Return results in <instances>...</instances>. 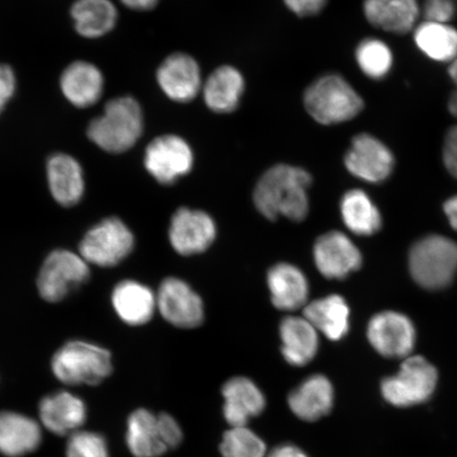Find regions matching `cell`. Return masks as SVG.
<instances>
[{
    "mask_svg": "<svg viewBox=\"0 0 457 457\" xmlns=\"http://www.w3.org/2000/svg\"><path fill=\"white\" fill-rule=\"evenodd\" d=\"M312 177L305 169L279 163L261 176L254 188L253 202L267 220L283 216L293 221H303L310 213L308 190Z\"/></svg>",
    "mask_w": 457,
    "mask_h": 457,
    "instance_id": "obj_1",
    "label": "cell"
},
{
    "mask_svg": "<svg viewBox=\"0 0 457 457\" xmlns=\"http://www.w3.org/2000/svg\"><path fill=\"white\" fill-rule=\"evenodd\" d=\"M145 127L140 103L133 96H117L106 103L100 116L91 120L87 137L102 151L122 154L138 143Z\"/></svg>",
    "mask_w": 457,
    "mask_h": 457,
    "instance_id": "obj_2",
    "label": "cell"
},
{
    "mask_svg": "<svg viewBox=\"0 0 457 457\" xmlns=\"http://www.w3.org/2000/svg\"><path fill=\"white\" fill-rule=\"evenodd\" d=\"M303 103L314 121L322 125L351 121L364 107L361 96L337 73L324 74L314 79L306 88Z\"/></svg>",
    "mask_w": 457,
    "mask_h": 457,
    "instance_id": "obj_3",
    "label": "cell"
},
{
    "mask_svg": "<svg viewBox=\"0 0 457 457\" xmlns=\"http://www.w3.org/2000/svg\"><path fill=\"white\" fill-rule=\"evenodd\" d=\"M409 270L421 288H447L457 273V243L437 234L419 239L410 250Z\"/></svg>",
    "mask_w": 457,
    "mask_h": 457,
    "instance_id": "obj_4",
    "label": "cell"
},
{
    "mask_svg": "<svg viewBox=\"0 0 457 457\" xmlns=\"http://www.w3.org/2000/svg\"><path fill=\"white\" fill-rule=\"evenodd\" d=\"M57 380L66 386H98L112 373V353L85 341H71L51 360Z\"/></svg>",
    "mask_w": 457,
    "mask_h": 457,
    "instance_id": "obj_5",
    "label": "cell"
},
{
    "mask_svg": "<svg viewBox=\"0 0 457 457\" xmlns=\"http://www.w3.org/2000/svg\"><path fill=\"white\" fill-rule=\"evenodd\" d=\"M437 381V370L432 363L421 356H410L396 375L382 380L381 393L394 407H413L432 397Z\"/></svg>",
    "mask_w": 457,
    "mask_h": 457,
    "instance_id": "obj_6",
    "label": "cell"
},
{
    "mask_svg": "<svg viewBox=\"0 0 457 457\" xmlns=\"http://www.w3.org/2000/svg\"><path fill=\"white\" fill-rule=\"evenodd\" d=\"M135 247L134 234L117 217H110L99 222L86 233L79 244V255L99 267L120 264Z\"/></svg>",
    "mask_w": 457,
    "mask_h": 457,
    "instance_id": "obj_7",
    "label": "cell"
},
{
    "mask_svg": "<svg viewBox=\"0 0 457 457\" xmlns=\"http://www.w3.org/2000/svg\"><path fill=\"white\" fill-rule=\"evenodd\" d=\"M143 162L148 174L160 185L171 186L190 173L195 156L185 138L167 134L148 143Z\"/></svg>",
    "mask_w": 457,
    "mask_h": 457,
    "instance_id": "obj_8",
    "label": "cell"
},
{
    "mask_svg": "<svg viewBox=\"0 0 457 457\" xmlns=\"http://www.w3.org/2000/svg\"><path fill=\"white\" fill-rule=\"evenodd\" d=\"M88 262L68 250H55L45 260L37 278V289L45 301L64 300L72 290L88 281Z\"/></svg>",
    "mask_w": 457,
    "mask_h": 457,
    "instance_id": "obj_9",
    "label": "cell"
},
{
    "mask_svg": "<svg viewBox=\"0 0 457 457\" xmlns=\"http://www.w3.org/2000/svg\"><path fill=\"white\" fill-rule=\"evenodd\" d=\"M368 340L386 358H408L416 343V328L411 319L397 312H382L370 320Z\"/></svg>",
    "mask_w": 457,
    "mask_h": 457,
    "instance_id": "obj_10",
    "label": "cell"
},
{
    "mask_svg": "<svg viewBox=\"0 0 457 457\" xmlns=\"http://www.w3.org/2000/svg\"><path fill=\"white\" fill-rule=\"evenodd\" d=\"M345 168L356 179L381 184L393 173L395 158L384 142L370 134L353 137L345 157Z\"/></svg>",
    "mask_w": 457,
    "mask_h": 457,
    "instance_id": "obj_11",
    "label": "cell"
},
{
    "mask_svg": "<svg viewBox=\"0 0 457 457\" xmlns=\"http://www.w3.org/2000/svg\"><path fill=\"white\" fill-rule=\"evenodd\" d=\"M157 310L168 323L175 328L192 329L204 320L202 298L190 285L179 278H164L157 294Z\"/></svg>",
    "mask_w": 457,
    "mask_h": 457,
    "instance_id": "obj_12",
    "label": "cell"
},
{
    "mask_svg": "<svg viewBox=\"0 0 457 457\" xmlns=\"http://www.w3.org/2000/svg\"><path fill=\"white\" fill-rule=\"evenodd\" d=\"M156 79L164 96L176 103H190L203 90L200 66L192 55L185 53L165 57L158 67Z\"/></svg>",
    "mask_w": 457,
    "mask_h": 457,
    "instance_id": "obj_13",
    "label": "cell"
},
{
    "mask_svg": "<svg viewBox=\"0 0 457 457\" xmlns=\"http://www.w3.org/2000/svg\"><path fill=\"white\" fill-rule=\"evenodd\" d=\"M216 228L214 220L204 211L180 208L171 217L170 243L180 255L203 253L215 241Z\"/></svg>",
    "mask_w": 457,
    "mask_h": 457,
    "instance_id": "obj_14",
    "label": "cell"
},
{
    "mask_svg": "<svg viewBox=\"0 0 457 457\" xmlns=\"http://www.w3.org/2000/svg\"><path fill=\"white\" fill-rule=\"evenodd\" d=\"M317 270L328 279H345L362 266V254L346 234L329 231L313 245Z\"/></svg>",
    "mask_w": 457,
    "mask_h": 457,
    "instance_id": "obj_15",
    "label": "cell"
},
{
    "mask_svg": "<svg viewBox=\"0 0 457 457\" xmlns=\"http://www.w3.org/2000/svg\"><path fill=\"white\" fill-rule=\"evenodd\" d=\"M41 424L56 436H71L81 430L87 419V407L83 400L68 391L45 396L38 405Z\"/></svg>",
    "mask_w": 457,
    "mask_h": 457,
    "instance_id": "obj_16",
    "label": "cell"
},
{
    "mask_svg": "<svg viewBox=\"0 0 457 457\" xmlns=\"http://www.w3.org/2000/svg\"><path fill=\"white\" fill-rule=\"evenodd\" d=\"M105 79L98 66L87 61H76L68 65L60 78L64 98L77 108H89L102 98Z\"/></svg>",
    "mask_w": 457,
    "mask_h": 457,
    "instance_id": "obj_17",
    "label": "cell"
},
{
    "mask_svg": "<svg viewBox=\"0 0 457 457\" xmlns=\"http://www.w3.org/2000/svg\"><path fill=\"white\" fill-rule=\"evenodd\" d=\"M47 180L51 195L62 207L81 202L85 192V177L81 163L70 154L56 153L47 162Z\"/></svg>",
    "mask_w": 457,
    "mask_h": 457,
    "instance_id": "obj_18",
    "label": "cell"
},
{
    "mask_svg": "<svg viewBox=\"0 0 457 457\" xmlns=\"http://www.w3.org/2000/svg\"><path fill=\"white\" fill-rule=\"evenodd\" d=\"M271 301L278 311L295 312L304 308L310 296L305 274L289 262H278L267 274Z\"/></svg>",
    "mask_w": 457,
    "mask_h": 457,
    "instance_id": "obj_19",
    "label": "cell"
},
{
    "mask_svg": "<svg viewBox=\"0 0 457 457\" xmlns=\"http://www.w3.org/2000/svg\"><path fill=\"white\" fill-rule=\"evenodd\" d=\"M42 441V428L37 420L13 411L0 412V454L22 457L37 451Z\"/></svg>",
    "mask_w": 457,
    "mask_h": 457,
    "instance_id": "obj_20",
    "label": "cell"
},
{
    "mask_svg": "<svg viewBox=\"0 0 457 457\" xmlns=\"http://www.w3.org/2000/svg\"><path fill=\"white\" fill-rule=\"evenodd\" d=\"M245 90L243 73L237 67L224 65L216 68L204 81L202 93L211 112L228 114L237 110Z\"/></svg>",
    "mask_w": 457,
    "mask_h": 457,
    "instance_id": "obj_21",
    "label": "cell"
},
{
    "mask_svg": "<svg viewBox=\"0 0 457 457\" xmlns=\"http://www.w3.org/2000/svg\"><path fill=\"white\" fill-rule=\"evenodd\" d=\"M225 398L224 416L231 428L245 427L250 419L260 415L266 407V399L253 380L234 377L222 386Z\"/></svg>",
    "mask_w": 457,
    "mask_h": 457,
    "instance_id": "obj_22",
    "label": "cell"
},
{
    "mask_svg": "<svg viewBox=\"0 0 457 457\" xmlns=\"http://www.w3.org/2000/svg\"><path fill=\"white\" fill-rule=\"evenodd\" d=\"M112 302L119 318L131 327L150 322L157 310L156 294L147 286L131 279H125L114 287Z\"/></svg>",
    "mask_w": 457,
    "mask_h": 457,
    "instance_id": "obj_23",
    "label": "cell"
},
{
    "mask_svg": "<svg viewBox=\"0 0 457 457\" xmlns=\"http://www.w3.org/2000/svg\"><path fill=\"white\" fill-rule=\"evenodd\" d=\"M334 387L327 377L312 375L289 394L288 403L295 416L316 421L328 415L334 405Z\"/></svg>",
    "mask_w": 457,
    "mask_h": 457,
    "instance_id": "obj_24",
    "label": "cell"
},
{
    "mask_svg": "<svg viewBox=\"0 0 457 457\" xmlns=\"http://www.w3.org/2000/svg\"><path fill=\"white\" fill-rule=\"evenodd\" d=\"M363 12L371 26L404 34L415 29L420 8L419 0H364Z\"/></svg>",
    "mask_w": 457,
    "mask_h": 457,
    "instance_id": "obj_25",
    "label": "cell"
},
{
    "mask_svg": "<svg viewBox=\"0 0 457 457\" xmlns=\"http://www.w3.org/2000/svg\"><path fill=\"white\" fill-rule=\"evenodd\" d=\"M283 357L294 367H305L319 351V333L304 317L287 316L279 324Z\"/></svg>",
    "mask_w": 457,
    "mask_h": 457,
    "instance_id": "obj_26",
    "label": "cell"
},
{
    "mask_svg": "<svg viewBox=\"0 0 457 457\" xmlns=\"http://www.w3.org/2000/svg\"><path fill=\"white\" fill-rule=\"evenodd\" d=\"M303 317L330 341H340L350 331V306L339 295L307 303L303 308Z\"/></svg>",
    "mask_w": 457,
    "mask_h": 457,
    "instance_id": "obj_27",
    "label": "cell"
},
{
    "mask_svg": "<svg viewBox=\"0 0 457 457\" xmlns=\"http://www.w3.org/2000/svg\"><path fill=\"white\" fill-rule=\"evenodd\" d=\"M74 30L79 37L96 39L117 26L119 12L112 0H76L71 8Z\"/></svg>",
    "mask_w": 457,
    "mask_h": 457,
    "instance_id": "obj_28",
    "label": "cell"
},
{
    "mask_svg": "<svg viewBox=\"0 0 457 457\" xmlns=\"http://www.w3.org/2000/svg\"><path fill=\"white\" fill-rule=\"evenodd\" d=\"M127 444L134 457H159L167 453L158 415L145 409L131 413L128 420Z\"/></svg>",
    "mask_w": 457,
    "mask_h": 457,
    "instance_id": "obj_29",
    "label": "cell"
},
{
    "mask_svg": "<svg viewBox=\"0 0 457 457\" xmlns=\"http://www.w3.org/2000/svg\"><path fill=\"white\" fill-rule=\"evenodd\" d=\"M340 211L345 227L356 236H374L382 228L380 211L362 190L346 192L341 199Z\"/></svg>",
    "mask_w": 457,
    "mask_h": 457,
    "instance_id": "obj_30",
    "label": "cell"
},
{
    "mask_svg": "<svg viewBox=\"0 0 457 457\" xmlns=\"http://www.w3.org/2000/svg\"><path fill=\"white\" fill-rule=\"evenodd\" d=\"M414 42L417 48L432 61L450 64L457 56V30L449 24L421 22L415 28Z\"/></svg>",
    "mask_w": 457,
    "mask_h": 457,
    "instance_id": "obj_31",
    "label": "cell"
},
{
    "mask_svg": "<svg viewBox=\"0 0 457 457\" xmlns=\"http://www.w3.org/2000/svg\"><path fill=\"white\" fill-rule=\"evenodd\" d=\"M355 55L360 71L371 79H382L392 70V51L381 39H363L357 46Z\"/></svg>",
    "mask_w": 457,
    "mask_h": 457,
    "instance_id": "obj_32",
    "label": "cell"
},
{
    "mask_svg": "<svg viewBox=\"0 0 457 457\" xmlns=\"http://www.w3.org/2000/svg\"><path fill=\"white\" fill-rule=\"evenodd\" d=\"M224 457H265L266 445L247 427L231 428L220 445Z\"/></svg>",
    "mask_w": 457,
    "mask_h": 457,
    "instance_id": "obj_33",
    "label": "cell"
},
{
    "mask_svg": "<svg viewBox=\"0 0 457 457\" xmlns=\"http://www.w3.org/2000/svg\"><path fill=\"white\" fill-rule=\"evenodd\" d=\"M66 457H110V451L101 434L79 430L68 438Z\"/></svg>",
    "mask_w": 457,
    "mask_h": 457,
    "instance_id": "obj_34",
    "label": "cell"
},
{
    "mask_svg": "<svg viewBox=\"0 0 457 457\" xmlns=\"http://www.w3.org/2000/svg\"><path fill=\"white\" fill-rule=\"evenodd\" d=\"M456 12L453 0H426L424 4V15L427 21L449 24Z\"/></svg>",
    "mask_w": 457,
    "mask_h": 457,
    "instance_id": "obj_35",
    "label": "cell"
},
{
    "mask_svg": "<svg viewBox=\"0 0 457 457\" xmlns=\"http://www.w3.org/2000/svg\"><path fill=\"white\" fill-rule=\"evenodd\" d=\"M17 87L16 74L9 65L0 64V114L12 100Z\"/></svg>",
    "mask_w": 457,
    "mask_h": 457,
    "instance_id": "obj_36",
    "label": "cell"
},
{
    "mask_svg": "<svg viewBox=\"0 0 457 457\" xmlns=\"http://www.w3.org/2000/svg\"><path fill=\"white\" fill-rule=\"evenodd\" d=\"M291 12L300 17H312L321 13L328 0H283Z\"/></svg>",
    "mask_w": 457,
    "mask_h": 457,
    "instance_id": "obj_37",
    "label": "cell"
},
{
    "mask_svg": "<svg viewBox=\"0 0 457 457\" xmlns=\"http://www.w3.org/2000/svg\"><path fill=\"white\" fill-rule=\"evenodd\" d=\"M443 159L445 169L457 179V124L445 137Z\"/></svg>",
    "mask_w": 457,
    "mask_h": 457,
    "instance_id": "obj_38",
    "label": "cell"
},
{
    "mask_svg": "<svg viewBox=\"0 0 457 457\" xmlns=\"http://www.w3.org/2000/svg\"><path fill=\"white\" fill-rule=\"evenodd\" d=\"M163 441L169 449L176 448L182 441V431L179 422L169 414L158 415Z\"/></svg>",
    "mask_w": 457,
    "mask_h": 457,
    "instance_id": "obj_39",
    "label": "cell"
},
{
    "mask_svg": "<svg viewBox=\"0 0 457 457\" xmlns=\"http://www.w3.org/2000/svg\"><path fill=\"white\" fill-rule=\"evenodd\" d=\"M268 457H308L305 453L294 445H282L274 448Z\"/></svg>",
    "mask_w": 457,
    "mask_h": 457,
    "instance_id": "obj_40",
    "label": "cell"
},
{
    "mask_svg": "<svg viewBox=\"0 0 457 457\" xmlns=\"http://www.w3.org/2000/svg\"><path fill=\"white\" fill-rule=\"evenodd\" d=\"M125 7L139 11V12H146L157 7L160 0H120Z\"/></svg>",
    "mask_w": 457,
    "mask_h": 457,
    "instance_id": "obj_41",
    "label": "cell"
},
{
    "mask_svg": "<svg viewBox=\"0 0 457 457\" xmlns=\"http://www.w3.org/2000/svg\"><path fill=\"white\" fill-rule=\"evenodd\" d=\"M444 212L448 217L451 227L457 231V195L445 200Z\"/></svg>",
    "mask_w": 457,
    "mask_h": 457,
    "instance_id": "obj_42",
    "label": "cell"
},
{
    "mask_svg": "<svg viewBox=\"0 0 457 457\" xmlns=\"http://www.w3.org/2000/svg\"><path fill=\"white\" fill-rule=\"evenodd\" d=\"M448 110L451 114L457 120V88L451 94L448 101Z\"/></svg>",
    "mask_w": 457,
    "mask_h": 457,
    "instance_id": "obj_43",
    "label": "cell"
},
{
    "mask_svg": "<svg viewBox=\"0 0 457 457\" xmlns=\"http://www.w3.org/2000/svg\"><path fill=\"white\" fill-rule=\"evenodd\" d=\"M448 71H449L451 79H453V81L455 84L456 88H457V56L455 57V59L453 62H450Z\"/></svg>",
    "mask_w": 457,
    "mask_h": 457,
    "instance_id": "obj_44",
    "label": "cell"
}]
</instances>
